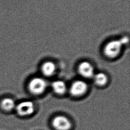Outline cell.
Listing matches in <instances>:
<instances>
[{"label": "cell", "instance_id": "1", "mask_svg": "<svg viewBox=\"0 0 130 130\" xmlns=\"http://www.w3.org/2000/svg\"><path fill=\"white\" fill-rule=\"evenodd\" d=\"M123 42V41L122 40H115L107 43L104 48V53L105 56L110 58L117 57L121 51Z\"/></svg>", "mask_w": 130, "mask_h": 130}, {"label": "cell", "instance_id": "2", "mask_svg": "<svg viewBox=\"0 0 130 130\" xmlns=\"http://www.w3.org/2000/svg\"><path fill=\"white\" fill-rule=\"evenodd\" d=\"M46 87V81L40 77L32 79L28 84V89L34 94H41L45 90Z\"/></svg>", "mask_w": 130, "mask_h": 130}, {"label": "cell", "instance_id": "3", "mask_svg": "<svg viewBox=\"0 0 130 130\" xmlns=\"http://www.w3.org/2000/svg\"><path fill=\"white\" fill-rule=\"evenodd\" d=\"M53 127L56 130H69L71 127V121L64 116L55 117L52 122Z\"/></svg>", "mask_w": 130, "mask_h": 130}, {"label": "cell", "instance_id": "4", "mask_svg": "<svg viewBox=\"0 0 130 130\" xmlns=\"http://www.w3.org/2000/svg\"><path fill=\"white\" fill-rule=\"evenodd\" d=\"M87 84L81 80H77L74 82L70 89L71 94L75 96H78L83 94L87 90Z\"/></svg>", "mask_w": 130, "mask_h": 130}, {"label": "cell", "instance_id": "5", "mask_svg": "<svg viewBox=\"0 0 130 130\" xmlns=\"http://www.w3.org/2000/svg\"><path fill=\"white\" fill-rule=\"evenodd\" d=\"M17 113L21 116H27L31 114L34 111V104L30 101H23L15 107Z\"/></svg>", "mask_w": 130, "mask_h": 130}, {"label": "cell", "instance_id": "6", "mask_svg": "<svg viewBox=\"0 0 130 130\" xmlns=\"http://www.w3.org/2000/svg\"><path fill=\"white\" fill-rule=\"evenodd\" d=\"M78 71L80 75L85 78H90L93 76V68L88 61L81 62L78 67Z\"/></svg>", "mask_w": 130, "mask_h": 130}, {"label": "cell", "instance_id": "7", "mask_svg": "<svg viewBox=\"0 0 130 130\" xmlns=\"http://www.w3.org/2000/svg\"><path fill=\"white\" fill-rule=\"evenodd\" d=\"M56 70V66L54 62L51 61L45 62L41 67V71L46 76H52Z\"/></svg>", "mask_w": 130, "mask_h": 130}, {"label": "cell", "instance_id": "8", "mask_svg": "<svg viewBox=\"0 0 130 130\" xmlns=\"http://www.w3.org/2000/svg\"><path fill=\"white\" fill-rule=\"evenodd\" d=\"M52 89L57 94H63L66 90L67 87L65 83L61 80L54 81L51 85Z\"/></svg>", "mask_w": 130, "mask_h": 130}, {"label": "cell", "instance_id": "9", "mask_svg": "<svg viewBox=\"0 0 130 130\" xmlns=\"http://www.w3.org/2000/svg\"><path fill=\"white\" fill-rule=\"evenodd\" d=\"M1 106L2 108L5 111H10L16 107L15 101L10 98L3 99L1 103Z\"/></svg>", "mask_w": 130, "mask_h": 130}, {"label": "cell", "instance_id": "10", "mask_svg": "<svg viewBox=\"0 0 130 130\" xmlns=\"http://www.w3.org/2000/svg\"><path fill=\"white\" fill-rule=\"evenodd\" d=\"M95 83L98 86H104L108 82V77L104 73H99L94 76Z\"/></svg>", "mask_w": 130, "mask_h": 130}]
</instances>
